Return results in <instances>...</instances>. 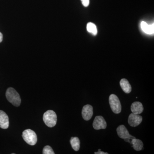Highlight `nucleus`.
Returning <instances> with one entry per match:
<instances>
[{"mask_svg":"<svg viewBox=\"0 0 154 154\" xmlns=\"http://www.w3.org/2000/svg\"><path fill=\"white\" fill-rule=\"evenodd\" d=\"M93 127L96 130L105 129L107 127V123L105 119L101 116H96L93 122Z\"/></svg>","mask_w":154,"mask_h":154,"instance_id":"5","label":"nucleus"},{"mask_svg":"<svg viewBox=\"0 0 154 154\" xmlns=\"http://www.w3.org/2000/svg\"><path fill=\"white\" fill-rule=\"evenodd\" d=\"M95 154H108V153L107 152H103L101 151H99L98 152H95L94 153Z\"/></svg>","mask_w":154,"mask_h":154,"instance_id":"18","label":"nucleus"},{"mask_svg":"<svg viewBox=\"0 0 154 154\" xmlns=\"http://www.w3.org/2000/svg\"><path fill=\"white\" fill-rule=\"evenodd\" d=\"M43 154H54V152L52 148L49 146H46L44 147L42 151Z\"/></svg>","mask_w":154,"mask_h":154,"instance_id":"16","label":"nucleus"},{"mask_svg":"<svg viewBox=\"0 0 154 154\" xmlns=\"http://www.w3.org/2000/svg\"><path fill=\"white\" fill-rule=\"evenodd\" d=\"M70 142L72 149L75 151H79L80 147V141L79 138L72 137Z\"/></svg>","mask_w":154,"mask_h":154,"instance_id":"14","label":"nucleus"},{"mask_svg":"<svg viewBox=\"0 0 154 154\" xmlns=\"http://www.w3.org/2000/svg\"><path fill=\"white\" fill-rule=\"evenodd\" d=\"M132 113L134 114H140L142 113L143 110V107L142 104L140 102H134L131 107Z\"/></svg>","mask_w":154,"mask_h":154,"instance_id":"10","label":"nucleus"},{"mask_svg":"<svg viewBox=\"0 0 154 154\" xmlns=\"http://www.w3.org/2000/svg\"><path fill=\"white\" fill-rule=\"evenodd\" d=\"M116 131H117L118 136L122 139H123L132 136L131 135L129 134V132H128L126 127L122 125H119L117 128Z\"/></svg>","mask_w":154,"mask_h":154,"instance_id":"9","label":"nucleus"},{"mask_svg":"<svg viewBox=\"0 0 154 154\" xmlns=\"http://www.w3.org/2000/svg\"><path fill=\"white\" fill-rule=\"evenodd\" d=\"M7 99L10 103L16 107H19L21 103V99L19 94L12 88H8L6 92Z\"/></svg>","mask_w":154,"mask_h":154,"instance_id":"1","label":"nucleus"},{"mask_svg":"<svg viewBox=\"0 0 154 154\" xmlns=\"http://www.w3.org/2000/svg\"><path fill=\"white\" fill-rule=\"evenodd\" d=\"M9 126V117L5 112L0 110V128L7 129Z\"/></svg>","mask_w":154,"mask_h":154,"instance_id":"8","label":"nucleus"},{"mask_svg":"<svg viewBox=\"0 0 154 154\" xmlns=\"http://www.w3.org/2000/svg\"><path fill=\"white\" fill-rule=\"evenodd\" d=\"M109 104L110 108L113 113L118 114L121 112L122 106L121 103L115 94H111L109 96Z\"/></svg>","mask_w":154,"mask_h":154,"instance_id":"4","label":"nucleus"},{"mask_svg":"<svg viewBox=\"0 0 154 154\" xmlns=\"http://www.w3.org/2000/svg\"><path fill=\"white\" fill-rule=\"evenodd\" d=\"M83 6L85 7H88L90 4V0H81Z\"/></svg>","mask_w":154,"mask_h":154,"instance_id":"17","label":"nucleus"},{"mask_svg":"<svg viewBox=\"0 0 154 154\" xmlns=\"http://www.w3.org/2000/svg\"><path fill=\"white\" fill-rule=\"evenodd\" d=\"M93 107L91 105H87L84 106L82 110V116L86 121L90 120L93 115Z\"/></svg>","mask_w":154,"mask_h":154,"instance_id":"7","label":"nucleus"},{"mask_svg":"<svg viewBox=\"0 0 154 154\" xmlns=\"http://www.w3.org/2000/svg\"><path fill=\"white\" fill-rule=\"evenodd\" d=\"M143 118L139 114L131 113L128 119V123L130 126L135 127L139 125L142 122Z\"/></svg>","mask_w":154,"mask_h":154,"instance_id":"6","label":"nucleus"},{"mask_svg":"<svg viewBox=\"0 0 154 154\" xmlns=\"http://www.w3.org/2000/svg\"><path fill=\"white\" fill-rule=\"evenodd\" d=\"M3 36L2 33L0 32V43L2 42L3 40Z\"/></svg>","mask_w":154,"mask_h":154,"instance_id":"19","label":"nucleus"},{"mask_svg":"<svg viewBox=\"0 0 154 154\" xmlns=\"http://www.w3.org/2000/svg\"><path fill=\"white\" fill-rule=\"evenodd\" d=\"M22 137L24 140L30 145H35L37 142V135L36 133L32 130H25L22 133Z\"/></svg>","mask_w":154,"mask_h":154,"instance_id":"3","label":"nucleus"},{"mask_svg":"<svg viewBox=\"0 0 154 154\" xmlns=\"http://www.w3.org/2000/svg\"><path fill=\"white\" fill-rule=\"evenodd\" d=\"M87 30L90 33H93L94 35L97 34V29L96 25L92 22H89L87 24Z\"/></svg>","mask_w":154,"mask_h":154,"instance_id":"15","label":"nucleus"},{"mask_svg":"<svg viewBox=\"0 0 154 154\" xmlns=\"http://www.w3.org/2000/svg\"><path fill=\"white\" fill-rule=\"evenodd\" d=\"M154 24L149 25L146 22H143L141 23V27L142 29L145 33L148 34H152L154 33Z\"/></svg>","mask_w":154,"mask_h":154,"instance_id":"12","label":"nucleus"},{"mask_svg":"<svg viewBox=\"0 0 154 154\" xmlns=\"http://www.w3.org/2000/svg\"><path fill=\"white\" fill-rule=\"evenodd\" d=\"M120 85L122 89L125 93L127 94H129L131 91V87L129 82L125 79L121 80L120 82Z\"/></svg>","mask_w":154,"mask_h":154,"instance_id":"11","label":"nucleus"},{"mask_svg":"<svg viewBox=\"0 0 154 154\" xmlns=\"http://www.w3.org/2000/svg\"><path fill=\"white\" fill-rule=\"evenodd\" d=\"M43 120L44 123L48 127H53L57 124V116L53 110H48L43 114Z\"/></svg>","mask_w":154,"mask_h":154,"instance_id":"2","label":"nucleus"},{"mask_svg":"<svg viewBox=\"0 0 154 154\" xmlns=\"http://www.w3.org/2000/svg\"><path fill=\"white\" fill-rule=\"evenodd\" d=\"M134 150L137 151L141 150L143 148V144L141 140L137 139H133L131 142Z\"/></svg>","mask_w":154,"mask_h":154,"instance_id":"13","label":"nucleus"}]
</instances>
